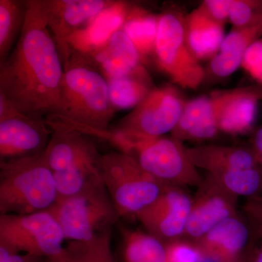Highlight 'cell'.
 I'll return each instance as SVG.
<instances>
[{
    "label": "cell",
    "mask_w": 262,
    "mask_h": 262,
    "mask_svg": "<svg viewBox=\"0 0 262 262\" xmlns=\"http://www.w3.org/2000/svg\"><path fill=\"white\" fill-rule=\"evenodd\" d=\"M63 75L61 55L39 0H27L23 30L6 61L0 64V94L24 115L63 117Z\"/></svg>",
    "instance_id": "obj_1"
},
{
    "label": "cell",
    "mask_w": 262,
    "mask_h": 262,
    "mask_svg": "<svg viewBox=\"0 0 262 262\" xmlns=\"http://www.w3.org/2000/svg\"><path fill=\"white\" fill-rule=\"evenodd\" d=\"M245 211L262 233V194L249 198L245 206Z\"/></svg>",
    "instance_id": "obj_32"
},
{
    "label": "cell",
    "mask_w": 262,
    "mask_h": 262,
    "mask_svg": "<svg viewBox=\"0 0 262 262\" xmlns=\"http://www.w3.org/2000/svg\"><path fill=\"white\" fill-rule=\"evenodd\" d=\"M64 239L61 227L49 212L0 215V246L10 251L64 262L69 256Z\"/></svg>",
    "instance_id": "obj_7"
},
{
    "label": "cell",
    "mask_w": 262,
    "mask_h": 262,
    "mask_svg": "<svg viewBox=\"0 0 262 262\" xmlns=\"http://www.w3.org/2000/svg\"><path fill=\"white\" fill-rule=\"evenodd\" d=\"M198 187L184 234L188 241L193 243L224 220L237 215L238 196L229 192L209 176Z\"/></svg>",
    "instance_id": "obj_14"
},
{
    "label": "cell",
    "mask_w": 262,
    "mask_h": 262,
    "mask_svg": "<svg viewBox=\"0 0 262 262\" xmlns=\"http://www.w3.org/2000/svg\"><path fill=\"white\" fill-rule=\"evenodd\" d=\"M83 56V55H82ZM94 65L101 70L108 79L125 77L140 67L141 55L123 29L117 31L106 46L91 56Z\"/></svg>",
    "instance_id": "obj_19"
},
{
    "label": "cell",
    "mask_w": 262,
    "mask_h": 262,
    "mask_svg": "<svg viewBox=\"0 0 262 262\" xmlns=\"http://www.w3.org/2000/svg\"><path fill=\"white\" fill-rule=\"evenodd\" d=\"M241 67L248 75L262 84V38L253 42L245 53Z\"/></svg>",
    "instance_id": "obj_29"
},
{
    "label": "cell",
    "mask_w": 262,
    "mask_h": 262,
    "mask_svg": "<svg viewBox=\"0 0 262 262\" xmlns=\"http://www.w3.org/2000/svg\"><path fill=\"white\" fill-rule=\"evenodd\" d=\"M262 93L251 89L234 90L219 117V130L225 134L238 135L248 132L256 120L258 101Z\"/></svg>",
    "instance_id": "obj_22"
},
{
    "label": "cell",
    "mask_w": 262,
    "mask_h": 262,
    "mask_svg": "<svg viewBox=\"0 0 262 262\" xmlns=\"http://www.w3.org/2000/svg\"><path fill=\"white\" fill-rule=\"evenodd\" d=\"M186 102L170 86L152 90L126 117L116 130L158 137L173 132L178 125Z\"/></svg>",
    "instance_id": "obj_11"
},
{
    "label": "cell",
    "mask_w": 262,
    "mask_h": 262,
    "mask_svg": "<svg viewBox=\"0 0 262 262\" xmlns=\"http://www.w3.org/2000/svg\"><path fill=\"white\" fill-rule=\"evenodd\" d=\"M53 134L46 118L20 113L0 94V161L40 154Z\"/></svg>",
    "instance_id": "obj_10"
},
{
    "label": "cell",
    "mask_w": 262,
    "mask_h": 262,
    "mask_svg": "<svg viewBox=\"0 0 262 262\" xmlns=\"http://www.w3.org/2000/svg\"><path fill=\"white\" fill-rule=\"evenodd\" d=\"M251 151L262 169V126L256 130L251 139Z\"/></svg>",
    "instance_id": "obj_33"
},
{
    "label": "cell",
    "mask_w": 262,
    "mask_h": 262,
    "mask_svg": "<svg viewBox=\"0 0 262 262\" xmlns=\"http://www.w3.org/2000/svg\"><path fill=\"white\" fill-rule=\"evenodd\" d=\"M186 34L189 47L198 60L213 58L225 37L223 23L212 18L203 6L188 16Z\"/></svg>",
    "instance_id": "obj_21"
},
{
    "label": "cell",
    "mask_w": 262,
    "mask_h": 262,
    "mask_svg": "<svg viewBox=\"0 0 262 262\" xmlns=\"http://www.w3.org/2000/svg\"><path fill=\"white\" fill-rule=\"evenodd\" d=\"M113 1L106 0H39L43 18L54 38L63 61L68 63L72 50L69 38L84 28Z\"/></svg>",
    "instance_id": "obj_12"
},
{
    "label": "cell",
    "mask_w": 262,
    "mask_h": 262,
    "mask_svg": "<svg viewBox=\"0 0 262 262\" xmlns=\"http://www.w3.org/2000/svg\"><path fill=\"white\" fill-rule=\"evenodd\" d=\"M192 202L182 188L168 185L162 195L136 218L147 232L168 244L184 236Z\"/></svg>",
    "instance_id": "obj_13"
},
{
    "label": "cell",
    "mask_w": 262,
    "mask_h": 262,
    "mask_svg": "<svg viewBox=\"0 0 262 262\" xmlns=\"http://www.w3.org/2000/svg\"><path fill=\"white\" fill-rule=\"evenodd\" d=\"M262 36V19L241 28H235L225 36L220 51L211 58L210 68L218 77L233 74L242 64L248 47Z\"/></svg>",
    "instance_id": "obj_20"
},
{
    "label": "cell",
    "mask_w": 262,
    "mask_h": 262,
    "mask_svg": "<svg viewBox=\"0 0 262 262\" xmlns=\"http://www.w3.org/2000/svg\"><path fill=\"white\" fill-rule=\"evenodd\" d=\"M235 262H241V260H239V261H235Z\"/></svg>",
    "instance_id": "obj_35"
},
{
    "label": "cell",
    "mask_w": 262,
    "mask_h": 262,
    "mask_svg": "<svg viewBox=\"0 0 262 262\" xmlns=\"http://www.w3.org/2000/svg\"><path fill=\"white\" fill-rule=\"evenodd\" d=\"M101 174L120 217L136 218L170 185L147 173L129 155L118 151L103 155Z\"/></svg>",
    "instance_id": "obj_6"
},
{
    "label": "cell",
    "mask_w": 262,
    "mask_h": 262,
    "mask_svg": "<svg viewBox=\"0 0 262 262\" xmlns=\"http://www.w3.org/2000/svg\"><path fill=\"white\" fill-rule=\"evenodd\" d=\"M27 10V0H0V64L6 61L21 34Z\"/></svg>",
    "instance_id": "obj_25"
},
{
    "label": "cell",
    "mask_w": 262,
    "mask_h": 262,
    "mask_svg": "<svg viewBox=\"0 0 262 262\" xmlns=\"http://www.w3.org/2000/svg\"><path fill=\"white\" fill-rule=\"evenodd\" d=\"M44 151L0 161V215L46 211L56 203L58 194L54 175Z\"/></svg>",
    "instance_id": "obj_4"
},
{
    "label": "cell",
    "mask_w": 262,
    "mask_h": 262,
    "mask_svg": "<svg viewBox=\"0 0 262 262\" xmlns=\"http://www.w3.org/2000/svg\"><path fill=\"white\" fill-rule=\"evenodd\" d=\"M123 262H168L167 244L149 232L124 229Z\"/></svg>",
    "instance_id": "obj_24"
},
{
    "label": "cell",
    "mask_w": 262,
    "mask_h": 262,
    "mask_svg": "<svg viewBox=\"0 0 262 262\" xmlns=\"http://www.w3.org/2000/svg\"><path fill=\"white\" fill-rule=\"evenodd\" d=\"M94 66L72 51L62 84L64 116L48 117L51 125L75 130H108L116 110L110 101L107 79Z\"/></svg>",
    "instance_id": "obj_2"
},
{
    "label": "cell",
    "mask_w": 262,
    "mask_h": 262,
    "mask_svg": "<svg viewBox=\"0 0 262 262\" xmlns=\"http://www.w3.org/2000/svg\"><path fill=\"white\" fill-rule=\"evenodd\" d=\"M126 3L113 2L93 18L84 28L77 31L68 39L72 50L83 56H91L107 45L112 36L121 29L128 17Z\"/></svg>",
    "instance_id": "obj_17"
},
{
    "label": "cell",
    "mask_w": 262,
    "mask_h": 262,
    "mask_svg": "<svg viewBox=\"0 0 262 262\" xmlns=\"http://www.w3.org/2000/svg\"><path fill=\"white\" fill-rule=\"evenodd\" d=\"M155 53L160 69L182 89H196L205 72L189 47L186 23L173 12L158 17Z\"/></svg>",
    "instance_id": "obj_9"
},
{
    "label": "cell",
    "mask_w": 262,
    "mask_h": 262,
    "mask_svg": "<svg viewBox=\"0 0 262 262\" xmlns=\"http://www.w3.org/2000/svg\"><path fill=\"white\" fill-rule=\"evenodd\" d=\"M158 18L143 10L135 9L129 13L122 29L131 39L141 56L155 52Z\"/></svg>",
    "instance_id": "obj_26"
},
{
    "label": "cell",
    "mask_w": 262,
    "mask_h": 262,
    "mask_svg": "<svg viewBox=\"0 0 262 262\" xmlns=\"http://www.w3.org/2000/svg\"><path fill=\"white\" fill-rule=\"evenodd\" d=\"M168 262H203L206 259L198 245L177 239L167 244Z\"/></svg>",
    "instance_id": "obj_28"
},
{
    "label": "cell",
    "mask_w": 262,
    "mask_h": 262,
    "mask_svg": "<svg viewBox=\"0 0 262 262\" xmlns=\"http://www.w3.org/2000/svg\"><path fill=\"white\" fill-rule=\"evenodd\" d=\"M63 231L66 239L85 242L120 218L104 185L66 198H58L48 209Z\"/></svg>",
    "instance_id": "obj_8"
},
{
    "label": "cell",
    "mask_w": 262,
    "mask_h": 262,
    "mask_svg": "<svg viewBox=\"0 0 262 262\" xmlns=\"http://www.w3.org/2000/svg\"><path fill=\"white\" fill-rule=\"evenodd\" d=\"M51 140L45 149L54 175L58 198L76 195L102 185L101 161L91 136L61 127H51Z\"/></svg>",
    "instance_id": "obj_3"
},
{
    "label": "cell",
    "mask_w": 262,
    "mask_h": 262,
    "mask_svg": "<svg viewBox=\"0 0 262 262\" xmlns=\"http://www.w3.org/2000/svg\"><path fill=\"white\" fill-rule=\"evenodd\" d=\"M112 232L108 229L89 241H71L67 246L69 256L64 262H116L112 249Z\"/></svg>",
    "instance_id": "obj_27"
},
{
    "label": "cell",
    "mask_w": 262,
    "mask_h": 262,
    "mask_svg": "<svg viewBox=\"0 0 262 262\" xmlns=\"http://www.w3.org/2000/svg\"><path fill=\"white\" fill-rule=\"evenodd\" d=\"M249 239V228L237 215L221 222L194 244L206 258L235 262L241 260Z\"/></svg>",
    "instance_id": "obj_16"
},
{
    "label": "cell",
    "mask_w": 262,
    "mask_h": 262,
    "mask_svg": "<svg viewBox=\"0 0 262 262\" xmlns=\"http://www.w3.org/2000/svg\"><path fill=\"white\" fill-rule=\"evenodd\" d=\"M250 262H262V245L253 253Z\"/></svg>",
    "instance_id": "obj_34"
},
{
    "label": "cell",
    "mask_w": 262,
    "mask_h": 262,
    "mask_svg": "<svg viewBox=\"0 0 262 262\" xmlns=\"http://www.w3.org/2000/svg\"><path fill=\"white\" fill-rule=\"evenodd\" d=\"M108 143L129 155L158 180L170 185L198 186L203 182L185 146L174 138L153 137L113 129Z\"/></svg>",
    "instance_id": "obj_5"
},
{
    "label": "cell",
    "mask_w": 262,
    "mask_h": 262,
    "mask_svg": "<svg viewBox=\"0 0 262 262\" xmlns=\"http://www.w3.org/2000/svg\"><path fill=\"white\" fill-rule=\"evenodd\" d=\"M107 81L110 101L116 111L136 108L152 91L141 66L129 75Z\"/></svg>",
    "instance_id": "obj_23"
},
{
    "label": "cell",
    "mask_w": 262,
    "mask_h": 262,
    "mask_svg": "<svg viewBox=\"0 0 262 262\" xmlns=\"http://www.w3.org/2000/svg\"><path fill=\"white\" fill-rule=\"evenodd\" d=\"M234 90L201 96L186 102L178 125L172 137L181 142L205 141L214 138L219 130V117Z\"/></svg>",
    "instance_id": "obj_15"
},
{
    "label": "cell",
    "mask_w": 262,
    "mask_h": 262,
    "mask_svg": "<svg viewBox=\"0 0 262 262\" xmlns=\"http://www.w3.org/2000/svg\"><path fill=\"white\" fill-rule=\"evenodd\" d=\"M232 3L233 0H206L202 6L212 18L223 23L229 18Z\"/></svg>",
    "instance_id": "obj_30"
},
{
    "label": "cell",
    "mask_w": 262,
    "mask_h": 262,
    "mask_svg": "<svg viewBox=\"0 0 262 262\" xmlns=\"http://www.w3.org/2000/svg\"><path fill=\"white\" fill-rule=\"evenodd\" d=\"M189 160L208 175H219L259 167L251 149L239 146L203 145L186 147Z\"/></svg>",
    "instance_id": "obj_18"
},
{
    "label": "cell",
    "mask_w": 262,
    "mask_h": 262,
    "mask_svg": "<svg viewBox=\"0 0 262 262\" xmlns=\"http://www.w3.org/2000/svg\"><path fill=\"white\" fill-rule=\"evenodd\" d=\"M46 258L29 253H18L0 246V262H46Z\"/></svg>",
    "instance_id": "obj_31"
}]
</instances>
